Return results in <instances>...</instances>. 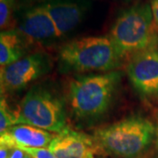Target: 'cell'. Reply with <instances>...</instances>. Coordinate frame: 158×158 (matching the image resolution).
Wrapping results in <instances>:
<instances>
[{"label":"cell","instance_id":"obj_18","mask_svg":"<svg viewBox=\"0 0 158 158\" xmlns=\"http://www.w3.org/2000/svg\"><path fill=\"white\" fill-rule=\"evenodd\" d=\"M26 155H27V153L25 152L22 148H14L9 158H24L26 156Z\"/></svg>","mask_w":158,"mask_h":158},{"label":"cell","instance_id":"obj_14","mask_svg":"<svg viewBox=\"0 0 158 158\" xmlns=\"http://www.w3.org/2000/svg\"><path fill=\"white\" fill-rule=\"evenodd\" d=\"M14 125H17V113L9 107L5 98L1 96L0 101V133Z\"/></svg>","mask_w":158,"mask_h":158},{"label":"cell","instance_id":"obj_6","mask_svg":"<svg viewBox=\"0 0 158 158\" xmlns=\"http://www.w3.org/2000/svg\"><path fill=\"white\" fill-rule=\"evenodd\" d=\"M51 62L44 53H33L15 62L1 68L0 83L2 94L21 90L43 75L49 72Z\"/></svg>","mask_w":158,"mask_h":158},{"label":"cell","instance_id":"obj_19","mask_svg":"<svg viewBox=\"0 0 158 158\" xmlns=\"http://www.w3.org/2000/svg\"><path fill=\"white\" fill-rule=\"evenodd\" d=\"M155 149L158 156V115L156 119V136H155Z\"/></svg>","mask_w":158,"mask_h":158},{"label":"cell","instance_id":"obj_8","mask_svg":"<svg viewBox=\"0 0 158 158\" xmlns=\"http://www.w3.org/2000/svg\"><path fill=\"white\" fill-rule=\"evenodd\" d=\"M18 31L30 42L47 44L59 38L56 27L40 5L27 8L17 20Z\"/></svg>","mask_w":158,"mask_h":158},{"label":"cell","instance_id":"obj_17","mask_svg":"<svg viewBox=\"0 0 158 158\" xmlns=\"http://www.w3.org/2000/svg\"><path fill=\"white\" fill-rule=\"evenodd\" d=\"M14 148L5 143H0V158H9Z\"/></svg>","mask_w":158,"mask_h":158},{"label":"cell","instance_id":"obj_7","mask_svg":"<svg viewBox=\"0 0 158 158\" xmlns=\"http://www.w3.org/2000/svg\"><path fill=\"white\" fill-rule=\"evenodd\" d=\"M127 71L132 85L140 93L158 95V34L147 48L130 57Z\"/></svg>","mask_w":158,"mask_h":158},{"label":"cell","instance_id":"obj_3","mask_svg":"<svg viewBox=\"0 0 158 158\" xmlns=\"http://www.w3.org/2000/svg\"><path fill=\"white\" fill-rule=\"evenodd\" d=\"M62 70L107 71L118 67L122 59L109 37L90 36L66 42L58 53Z\"/></svg>","mask_w":158,"mask_h":158},{"label":"cell","instance_id":"obj_10","mask_svg":"<svg viewBox=\"0 0 158 158\" xmlns=\"http://www.w3.org/2000/svg\"><path fill=\"white\" fill-rule=\"evenodd\" d=\"M57 158H95V142L92 136L68 127L56 134L48 148Z\"/></svg>","mask_w":158,"mask_h":158},{"label":"cell","instance_id":"obj_9","mask_svg":"<svg viewBox=\"0 0 158 158\" xmlns=\"http://www.w3.org/2000/svg\"><path fill=\"white\" fill-rule=\"evenodd\" d=\"M52 19L59 38L77 28L89 8L87 0H51L40 4Z\"/></svg>","mask_w":158,"mask_h":158},{"label":"cell","instance_id":"obj_15","mask_svg":"<svg viewBox=\"0 0 158 158\" xmlns=\"http://www.w3.org/2000/svg\"><path fill=\"white\" fill-rule=\"evenodd\" d=\"M22 148L25 152L30 155L33 158H57L54 153L51 152L48 148Z\"/></svg>","mask_w":158,"mask_h":158},{"label":"cell","instance_id":"obj_16","mask_svg":"<svg viewBox=\"0 0 158 158\" xmlns=\"http://www.w3.org/2000/svg\"><path fill=\"white\" fill-rule=\"evenodd\" d=\"M150 6L152 10L154 29L156 33H158V0H151Z\"/></svg>","mask_w":158,"mask_h":158},{"label":"cell","instance_id":"obj_2","mask_svg":"<svg viewBox=\"0 0 158 158\" xmlns=\"http://www.w3.org/2000/svg\"><path fill=\"white\" fill-rule=\"evenodd\" d=\"M121 78L118 71L95 74L73 79L69 87V104L80 120H91L106 113Z\"/></svg>","mask_w":158,"mask_h":158},{"label":"cell","instance_id":"obj_20","mask_svg":"<svg viewBox=\"0 0 158 158\" xmlns=\"http://www.w3.org/2000/svg\"><path fill=\"white\" fill-rule=\"evenodd\" d=\"M48 1H51V0H27L29 4H34V3H45Z\"/></svg>","mask_w":158,"mask_h":158},{"label":"cell","instance_id":"obj_4","mask_svg":"<svg viewBox=\"0 0 158 158\" xmlns=\"http://www.w3.org/2000/svg\"><path fill=\"white\" fill-rule=\"evenodd\" d=\"M16 113L17 125H30L54 134H60L69 127L65 100L44 85L32 87Z\"/></svg>","mask_w":158,"mask_h":158},{"label":"cell","instance_id":"obj_12","mask_svg":"<svg viewBox=\"0 0 158 158\" xmlns=\"http://www.w3.org/2000/svg\"><path fill=\"white\" fill-rule=\"evenodd\" d=\"M26 40L18 30L4 31L0 34L1 68L15 62L25 56Z\"/></svg>","mask_w":158,"mask_h":158},{"label":"cell","instance_id":"obj_5","mask_svg":"<svg viewBox=\"0 0 158 158\" xmlns=\"http://www.w3.org/2000/svg\"><path fill=\"white\" fill-rule=\"evenodd\" d=\"M157 34L154 29L150 5L138 4L118 15L108 37L123 59L147 48Z\"/></svg>","mask_w":158,"mask_h":158},{"label":"cell","instance_id":"obj_13","mask_svg":"<svg viewBox=\"0 0 158 158\" xmlns=\"http://www.w3.org/2000/svg\"><path fill=\"white\" fill-rule=\"evenodd\" d=\"M15 0H0V28L1 31L15 30L17 20L14 19Z\"/></svg>","mask_w":158,"mask_h":158},{"label":"cell","instance_id":"obj_1","mask_svg":"<svg viewBox=\"0 0 158 158\" xmlns=\"http://www.w3.org/2000/svg\"><path fill=\"white\" fill-rule=\"evenodd\" d=\"M156 126L148 118L131 116L94 131L98 155L140 158L155 141Z\"/></svg>","mask_w":158,"mask_h":158},{"label":"cell","instance_id":"obj_11","mask_svg":"<svg viewBox=\"0 0 158 158\" xmlns=\"http://www.w3.org/2000/svg\"><path fill=\"white\" fill-rule=\"evenodd\" d=\"M56 134L26 124L14 125L0 133V143L11 147L48 148Z\"/></svg>","mask_w":158,"mask_h":158},{"label":"cell","instance_id":"obj_21","mask_svg":"<svg viewBox=\"0 0 158 158\" xmlns=\"http://www.w3.org/2000/svg\"><path fill=\"white\" fill-rule=\"evenodd\" d=\"M24 158H33V157H32V156H31L30 155H28V154H27V155H26V156H25V157H24Z\"/></svg>","mask_w":158,"mask_h":158}]
</instances>
